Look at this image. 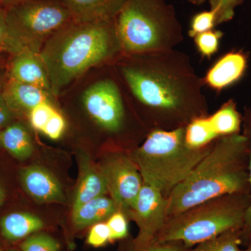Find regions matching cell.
<instances>
[{
  "label": "cell",
  "instance_id": "16",
  "mask_svg": "<svg viewBox=\"0 0 251 251\" xmlns=\"http://www.w3.org/2000/svg\"><path fill=\"white\" fill-rule=\"evenodd\" d=\"M3 97L11 111L29 112L36 105L51 101L52 94L36 86L8 78L2 90Z\"/></svg>",
  "mask_w": 251,
  "mask_h": 251
},
{
  "label": "cell",
  "instance_id": "37",
  "mask_svg": "<svg viewBox=\"0 0 251 251\" xmlns=\"http://www.w3.org/2000/svg\"><path fill=\"white\" fill-rule=\"evenodd\" d=\"M4 73H3L2 69V70H0V93H1V92H2L3 87H4Z\"/></svg>",
  "mask_w": 251,
  "mask_h": 251
},
{
  "label": "cell",
  "instance_id": "44",
  "mask_svg": "<svg viewBox=\"0 0 251 251\" xmlns=\"http://www.w3.org/2000/svg\"><path fill=\"white\" fill-rule=\"evenodd\" d=\"M16 251L11 250V251Z\"/></svg>",
  "mask_w": 251,
  "mask_h": 251
},
{
  "label": "cell",
  "instance_id": "32",
  "mask_svg": "<svg viewBox=\"0 0 251 251\" xmlns=\"http://www.w3.org/2000/svg\"><path fill=\"white\" fill-rule=\"evenodd\" d=\"M138 251H190V249L185 247L181 242H168L154 243L147 249Z\"/></svg>",
  "mask_w": 251,
  "mask_h": 251
},
{
  "label": "cell",
  "instance_id": "5",
  "mask_svg": "<svg viewBox=\"0 0 251 251\" xmlns=\"http://www.w3.org/2000/svg\"><path fill=\"white\" fill-rule=\"evenodd\" d=\"M115 25L125 55L171 50L184 40L174 6L166 0H127Z\"/></svg>",
  "mask_w": 251,
  "mask_h": 251
},
{
  "label": "cell",
  "instance_id": "8",
  "mask_svg": "<svg viewBox=\"0 0 251 251\" xmlns=\"http://www.w3.org/2000/svg\"><path fill=\"white\" fill-rule=\"evenodd\" d=\"M82 101L89 115L104 129L111 133L122 130L126 108L118 81L111 77L97 81L84 92Z\"/></svg>",
  "mask_w": 251,
  "mask_h": 251
},
{
  "label": "cell",
  "instance_id": "9",
  "mask_svg": "<svg viewBox=\"0 0 251 251\" xmlns=\"http://www.w3.org/2000/svg\"><path fill=\"white\" fill-rule=\"evenodd\" d=\"M100 169L119 211L130 212L144 183L131 157L125 153H114L103 162Z\"/></svg>",
  "mask_w": 251,
  "mask_h": 251
},
{
  "label": "cell",
  "instance_id": "25",
  "mask_svg": "<svg viewBox=\"0 0 251 251\" xmlns=\"http://www.w3.org/2000/svg\"><path fill=\"white\" fill-rule=\"evenodd\" d=\"M216 25V11L214 9L202 11L193 16L190 23L188 36L191 38L212 30Z\"/></svg>",
  "mask_w": 251,
  "mask_h": 251
},
{
  "label": "cell",
  "instance_id": "35",
  "mask_svg": "<svg viewBox=\"0 0 251 251\" xmlns=\"http://www.w3.org/2000/svg\"><path fill=\"white\" fill-rule=\"evenodd\" d=\"M242 134L251 140V105L245 109L243 115Z\"/></svg>",
  "mask_w": 251,
  "mask_h": 251
},
{
  "label": "cell",
  "instance_id": "39",
  "mask_svg": "<svg viewBox=\"0 0 251 251\" xmlns=\"http://www.w3.org/2000/svg\"><path fill=\"white\" fill-rule=\"evenodd\" d=\"M5 67V62L4 59L0 57V70H2Z\"/></svg>",
  "mask_w": 251,
  "mask_h": 251
},
{
  "label": "cell",
  "instance_id": "26",
  "mask_svg": "<svg viewBox=\"0 0 251 251\" xmlns=\"http://www.w3.org/2000/svg\"><path fill=\"white\" fill-rule=\"evenodd\" d=\"M60 245L47 234H36L26 239L21 245L22 251H58Z\"/></svg>",
  "mask_w": 251,
  "mask_h": 251
},
{
  "label": "cell",
  "instance_id": "3",
  "mask_svg": "<svg viewBox=\"0 0 251 251\" xmlns=\"http://www.w3.org/2000/svg\"><path fill=\"white\" fill-rule=\"evenodd\" d=\"M251 140L243 135L218 138L209 152L167 198L168 219L214 198L251 193Z\"/></svg>",
  "mask_w": 251,
  "mask_h": 251
},
{
  "label": "cell",
  "instance_id": "30",
  "mask_svg": "<svg viewBox=\"0 0 251 251\" xmlns=\"http://www.w3.org/2000/svg\"><path fill=\"white\" fill-rule=\"evenodd\" d=\"M87 242L92 247L98 248L105 246L111 242V236L107 223L100 222L93 225L88 236Z\"/></svg>",
  "mask_w": 251,
  "mask_h": 251
},
{
  "label": "cell",
  "instance_id": "28",
  "mask_svg": "<svg viewBox=\"0 0 251 251\" xmlns=\"http://www.w3.org/2000/svg\"><path fill=\"white\" fill-rule=\"evenodd\" d=\"M56 109L52 102H44L36 105L29 112V119L32 128L42 132Z\"/></svg>",
  "mask_w": 251,
  "mask_h": 251
},
{
  "label": "cell",
  "instance_id": "12",
  "mask_svg": "<svg viewBox=\"0 0 251 251\" xmlns=\"http://www.w3.org/2000/svg\"><path fill=\"white\" fill-rule=\"evenodd\" d=\"M21 180L25 191L36 202H65L60 182L43 167H25L21 170Z\"/></svg>",
  "mask_w": 251,
  "mask_h": 251
},
{
  "label": "cell",
  "instance_id": "43",
  "mask_svg": "<svg viewBox=\"0 0 251 251\" xmlns=\"http://www.w3.org/2000/svg\"><path fill=\"white\" fill-rule=\"evenodd\" d=\"M1 131H0V146L1 145Z\"/></svg>",
  "mask_w": 251,
  "mask_h": 251
},
{
  "label": "cell",
  "instance_id": "21",
  "mask_svg": "<svg viewBox=\"0 0 251 251\" xmlns=\"http://www.w3.org/2000/svg\"><path fill=\"white\" fill-rule=\"evenodd\" d=\"M185 141L191 148H202L218 138L211 130L207 115L193 119L185 126Z\"/></svg>",
  "mask_w": 251,
  "mask_h": 251
},
{
  "label": "cell",
  "instance_id": "14",
  "mask_svg": "<svg viewBox=\"0 0 251 251\" xmlns=\"http://www.w3.org/2000/svg\"><path fill=\"white\" fill-rule=\"evenodd\" d=\"M79 177L73 210L94 198L104 196L108 193L106 181L100 168L94 167L90 156L85 151L77 154Z\"/></svg>",
  "mask_w": 251,
  "mask_h": 251
},
{
  "label": "cell",
  "instance_id": "36",
  "mask_svg": "<svg viewBox=\"0 0 251 251\" xmlns=\"http://www.w3.org/2000/svg\"><path fill=\"white\" fill-rule=\"evenodd\" d=\"M22 1L23 0H0V6L7 9Z\"/></svg>",
  "mask_w": 251,
  "mask_h": 251
},
{
  "label": "cell",
  "instance_id": "13",
  "mask_svg": "<svg viewBox=\"0 0 251 251\" xmlns=\"http://www.w3.org/2000/svg\"><path fill=\"white\" fill-rule=\"evenodd\" d=\"M7 75L11 80L36 86L52 94L49 75L39 54L25 50L13 56Z\"/></svg>",
  "mask_w": 251,
  "mask_h": 251
},
{
  "label": "cell",
  "instance_id": "17",
  "mask_svg": "<svg viewBox=\"0 0 251 251\" xmlns=\"http://www.w3.org/2000/svg\"><path fill=\"white\" fill-rule=\"evenodd\" d=\"M118 208L112 198H96L73 210L72 221L77 229L85 228L108 219Z\"/></svg>",
  "mask_w": 251,
  "mask_h": 251
},
{
  "label": "cell",
  "instance_id": "23",
  "mask_svg": "<svg viewBox=\"0 0 251 251\" xmlns=\"http://www.w3.org/2000/svg\"><path fill=\"white\" fill-rule=\"evenodd\" d=\"M25 51L11 33L6 18V9L0 6V52L12 56Z\"/></svg>",
  "mask_w": 251,
  "mask_h": 251
},
{
  "label": "cell",
  "instance_id": "42",
  "mask_svg": "<svg viewBox=\"0 0 251 251\" xmlns=\"http://www.w3.org/2000/svg\"><path fill=\"white\" fill-rule=\"evenodd\" d=\"M187 1L191 4L197 5V0H187Z\"/></svg>",
  "mask_w": 251,
  "mask_h": 251
},
{
  "label": "cell",
  "instance_id": "41",
  "mask_svg": "<svg viewBox=\"0 0 251 251\" xmlns=\"http://www.w3.org/2000/svg\"><path fill=\"white\" fill-rule=\"evenodd\" d=\"M207 0H197V5H201L204 4Z\"/></svg>",
  "mask_w": 251,
  "mask_h": 251
},
{
  "label": "cell",
  "instance_id": "10",
  "mask_svg": "<svg viewBox=\"0 0 251 251\" xmlns=\"http://www.w3.org/2000/svg\"><path fill=\"white\" fill-rule=\"evenodd\" d=\"M130 212L139 227L133 251L143 250L154 244L166 224L167 198L156 188L143 183Z\"/></svg>",
  "mask_w": 251,
  "mask_h": 251
},
{
  "label": "cell",
  "instance_id": "31",
  "mask_svg": "<svg viewBox=\"0 0 251 251\" xmlns=\"http://www.w3.org/2000/svg\"><path fill=\"white\" fill-rule=\"evenodd\" d=\"M66 128V121L60 112L56 110L43 130L46 136L51 140H58L62 137Z\"/></svg>",
  "mask_w": 251,
  "mask_h": 251
},
{
  "label": "cell",
  "instance_id": "33",
  "mask_svg": "<svg viewBox=\"0 0 251 251\" xmlns=\"http://www.w3.org/2000/svg\"><path fill=\"white\" fill-rule=\"evenodd\" d=\"M249 180H250L251 187V140L250 158H249ZM242 239L243 243H245L246 244L251 240V202L244 216V225L242 229Z\"/></svg>",
  "mask_w": 251,
  "mask_h": 251
},
{
  "label": "cell",
  "instance_id": "19",
  "mask_svg": "<svg viewBox=\"0 0 251 251\" xmlns=\"http://www.w3.org/2000/svg\"><path fill=\"white\" fill-rule=\"evenodd\" d=\"M208 122L216 138L239 134L242 129L243 116L233 99H229L211 116Z\"/></svg>",
  "mask_w": 251,
  "mask_h": 251
},
{
  "label": "cell",
  "instance_id": "45",
  "mask_svg": "<svg viewBox=\"0 0 251 251\" xmlns=\"http://www.w3.org/2000/svg\"></svg>",
  "mask_w": 251,
  "mask_h": 251
},
{
  "label": "cell",
  "instance_id": "20",
  "mask_svg": "<svg viewBox=\"0 0 251 251\" xmlns=\"http://www.w3.org/2000/svg\"><path fill=\"white\" fill-rule=\"evenodd\" d=\"M1 145L17 159H27L34 151L30 135L21 124L8 126L1 131Z\"/></svg>",
  "mask_w": 251,
  "mask_h": 251
},
{
  "label": "cell",
  "instance_id": "1",
  "mask_svg": "<svg viewBox=\"0 0 251 251\" xmlns=\"http://www.w3.org/2000/svg\"><path fill=\"white\" fill-rule=\"evenodd\" d=\"M121 59V80L146 112L151 129L186 126L193 119L207 115L202 78L184 52L173 49Z\"/></svg>",
  "mask_w": 251,
  "mask_h": 251
},
{
  "label": "cell",
  "instance_id": "29",
  "mask_svg": "<svg viewBox=\"0 0 251 251\" xmlns=\"http://www.w3.org/2000/svg\"><path fill=\"white\" fill-rule=\"evenodd\" d=\"M111 236V242L125 239L128 234V225L125 213L117 211L107 221Z\"/></svg>",
  "mask_w": 251,
  "mask_h": 251
},
{
  "label": "cell",
  "instance_id": "38",
  "mask_svg": "<svg viewBox=\"0 0 251 251\" xmlns=\"http://www.w3.org/2000/svg\"><path fill=\"white\" fill-rule=\"evenodd\" d=\"M5 198V191L3 188L0 186V206L4 202Z\"/></svg>",
  "mask_w": 251,
  "mask_h": 251
},
{
  "label": "cell",
  "instance_id": "6",
  "mask_svg": "<svg viewBox=\"0 0 251 251\" xmlns=\"http://www.w3.org/2000/svg\"><path fill=\"white\" fill-rule=\"evenodd\" d=\"M251 193H233L209 200L168 218L155 243L179 242L191 249L226 231L242 229Z\"/></svg>",
  "mask_w": 251,
  "mask_h": 251
},
{
  "label": "cell",
  "instance_id": "15",
  "mask_svg": "<svg viewBox=\"0 0 251 251\" xmlns=\"http://www.w3.org/2000/svg\"><path fill=\"white\" fill-rule=\"evenodd\" d=\"M127 0H62L72 21L89 23L115 19Z\"/></svg>",
  "mask_w": 251,
  "mask_h": 251
},
{
  "label": "cell",
  "instance_id": "11",
  "mask_svg": "<svg viewBox=\"0 0 251 251\" xmlns=\"http://www.w3.org/2000/svg\"><path fill=\"white\" fill-rule=\"evenodd\" d=\"M249 59L242 50H233L221 56L202 77L204 86L220 92L239 82L247 72Z\"/></svg>",
  "mask_w": 251,
  "mask_h": 251
},
{
  "label": "cell",
  "instance_id": "22",
  "mask_svg": "<svg viewBox=\"0 0 251 251\" xmlns=\"http://www.w3.org/2000/svg\"><path fill=\"white\" fill-rule=\"evenodd\" d=\"M242 229L226 231L190 249V251H242Z\"/></svg>",
  "mask_w": 251,
  "mask_h": 251
},
{
  "label": "cell",
  "instance_id": "4",
  "mask_svg": "<svg viewBox=\"0 0 251 251\" xmlns=\"http://www.w3.org/2000/svg\"><path fill=\"white\" fill-rule=\"evenodd\" d=\"M185 126L150 130L143 145L131 158L145 184L159 190L166 198L186 179L212 148H191L185 141Z\"/></svg>",
  "mask_w": 251,
  "mask_h": 251
},
{
  "label": "cell",
  "instance_id": "18",
  "mask_svg": "<svg viewBox=\"0 0 251 251\" xmlns=\"http://www.w3.org/2000/svg\"><path fill=\"white\" fill-rule=\"evenodd\" d=\"M40 218L25 212H16L0 221L1 234L9 241H17L40 230L44 227Z\"/></svg>",
  "mask_w": 251,
  "mask_h": 251
},
{
  "label": "cell",
  "instance_id": "24",
  "mask_svg": "<svg viewBox=\"0 0 251 251\" xmlns=\"http://www.w3.org/2000/svg\"><path fill=\"white\" fill-rule=\"evenodd\" d=\"M224 32L220 30L206 31L193 38L198 52L202 57L210 59L218 52Z\"/></svg>",
  "mask_w": 251,
  "mask_h": 251
},
{
  "label": "cell",
  "instance_id": "27",
  "mask_svg": "<svg viewBox=\"0 0 251 251\" xmlns=\"http://www.w3.org/2000/svg\"><path fill=\"white\" fill-rule=\"evenodd\" d=\"M210 9L216 11V25L232 21L235 10L245 0H209Z\"/></svg>",
  "mask_w": 251,
  "mask_h": 251
},
{
  "label": "cell",
  "instance_id": "40",
  "mask_svg": "<svg viewBox=\"0 0 251 251\" xmlns=\"http://www.w3.org/2000/svg\"><path fill=\"white\" fill-rule=\"evenodd\" d=\"M247 245V249H246L245 250H242V251H251V240L250 241V242L248 243Z\"/></svg>",
  "mask_w": 251,
  "mask_h": 251
},
{
  "label": "cell",
  "instance_id": "34",
  "mask_svg": "<svg viewBox=\"0 0 251 251\" xmlns=\"http://www.w3.org/2000/svg\"><path fill=\"white\" fill-rule=\"evenodd\" d=\"M13 112L5 101L2 93H0V128L6 126L11 122Z\"/></svg>",
  "mask_w": 251,
  "mask_h": 251
},
{
  "label": "cell",
  "instance_id": "7",
  "mask_svg": "<svg viewBox=\"0 0 251 251\" xmlns=\"http://www.w3.org/2000/svg\"><path fill=\"white\" fill-rule=\"evenodd\" d=\"M6 18L15 39L36 54L52 34L72 22L64 5L44 0H23L6 9Z\"/></svg>",
  "mask_w": 251,
  "mask_h": 251
},
{
  "label": "cell",
  "instance_id": "2",
  "mask_svg": "<svg viewBox=\"0 0 251 251\" xmlns=\"http://www.w3.org/2000/svg\"><path fill=\"white\" fill-rule=\"evenodd\" d=\"M52 95L97 66L117 62L125 53L115 19L89 23L71 22L48 39L39 53Z\"/></svg>",
  "mask_w": 251,
  "mask_h": 251
}]
</instances>
